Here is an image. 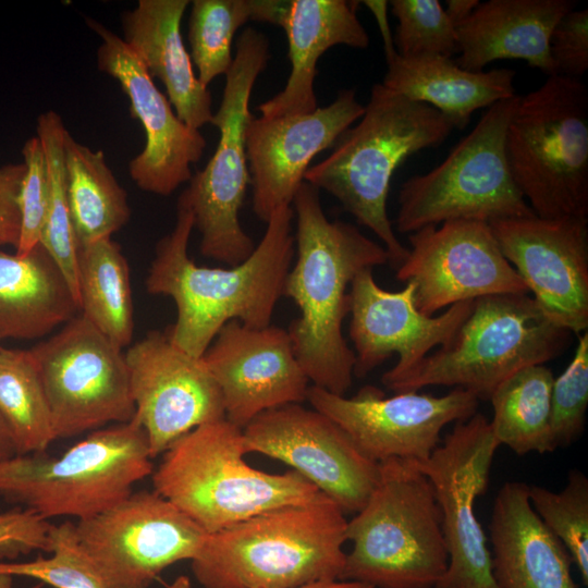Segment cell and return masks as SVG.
Masks as SVG:
<instances>
[{
    "instance_id": "1",
    "label": "cell",
    "mask_w": 588,
    "mask_h": 588,
    "mask_svg": "<svg viewBox=\"0 0 588 588\" xmlns=\"http://www.w3.org/2000/svg\"><path fill=\"white\" fill-rule=\"evenodd\" d=\"M292 219L291 206L278 208L246 260L228 269L208 268L188 256L194 218L177 200L175 225L157 243L146 279L148 293L174 301L176 320L167 331L174 345L201 357L231 320L256 329L270 324L294 256Z\"/></svg>"
},
{
    "instance_id": "2",
    "label": "cell",
    "mask_w": 588,
    "mask_h": 588,
    "mask_svg": "<svg viewBox=\"0 0 588 588\" xmlns=\"http://www.w3.org/2000/svg\"><path fill=\"white\" fill-rule=\"evenodd\" d=\"M297 217V259L283 295L299 308L289 334L297 362L313 385L344 395L352 385L355 354L342 323L350 314L348 285L364 269L389 261L385 248L355 225L330 221L319 189L303 182L292 201Z\"/></svg>"
},
{
    "instance_id": "3",
    "label": "cell",
    "mask_w": 588,
    "mask_h": 588,
    "mask_svg": "<svg viewBox=\"0 0 588 588\" xmlns=\"http://www.w3.org/2000/svg\"><path fill=\"white\" fill-rule=\"evenodd\" d=\"M346 525L342 509L318 492L207 534L192 572L204 588H295L338 580Z\"/></svg>"
},
{
    "instance_id": "4",
    "label": "cell",
    "mask_w": 588,
    "mask_h": 588,
    "mask_svg": "<svg viewBox=\"0 0 588 588\" xmlns=\"http://www.w3.org/2000/svg\"><path fill=\"white\" fill-rule=\"evenodd\" d=\"M454 128L436 108L375 84L358 123L340 135L327 158L308 168L304 181L331 194L372 231L397 268L408 248L388 217L393 173L409 156L439 146Z\"/></svg>"
},
{
    "instance_id": "5",
    "label": "cell",
    "mask_w": 588,
    "mask_h": 588,
    "mask_svg": "<svg viewBox=\"0 0 588 588\" xmlns=\"http://www.w3.org/2000/svg\"><path fill=\"white\" fill-rule=\"evenodd\" d=\"M243 431L225 418L175 440L151 474L154 491L207 534L320 492L298 471L269 474L245 460Z\"/></svg>"
},
{
    "instance_id": "6",
    "label": "cell",
    "mask_w": 588,
    "mask_h": 588,
    "mask_svg": "<svg viewBox=\"0 0 588 588\" xmlns=\"http://www.w3.org/2000/svg\"><path fill=\"white\" fill-rule=\"evenodd\" d=\"M380 479L365 506L347 520L353 543L339 580L372 588H434L449 555L429 479L411 462L379 463Z\"/></svg>"
},
{
    "instance_id": "7",
    "label": "cell",
    "mask_w": 588,
    "mask_h": 588,
    "mask_svg": "<svg viewBox=\"0 0 588 588\" xmlns=\"http://www.w3.org/2000/svg\"><path fill=\"white\" fill-rule=\"evenodd\" d=\"M136 418L91 431L59 456L14 455L0 463V495L46 520L90 518L133 492L154 471Z\"/></svg>"
},
{
    "instance_id": "8",
    "label": "cell",
    "mask_w": 588,
    "mask_h": 588,
    "mask_svg": "<svg viewBox=\"0 0 588 588\" xmlns=\"http://www.w3.org/2000/svg\"><path fill=\"white\" fill-rule=\"evenodd\" d=\"M505 149L536 216L588 218V90L580 79L552 74L519 97Z\"/></svg>"
},
{
    "instance_id": "9",
    "label": "cell",
    "mask_w": 588,
    "mask_h": 588,
    "mask_svg": "<svg viewBox=\"0 0 588 588\" xmlns=\"http://www.w3.org/2000/svg\"><path fill=\"white\" fill-rule=\"evenodd\" d=\"M569 335L551 322L528 294L479 297L449 344L384 387L394 393L429 385L454 387L488 401L519 369L559 356Z\"/></svg>"
},
{
    "instance_id": "10",
    "label": "cell",
    "mask_w": 588,
    "mask_h": 588,
    "mask_svg": "<svg viewBox=\"0 0 588 588\" xmlns=\"http://www.w3.org/2000/svg\"><path fill=\"white\" fill-rule=\"evenodd\" d=\"M519 96L490 106L471 132L431 171L406 180L396 229L413 233L448 221H493L536 216L509 164L506 130Z\"/></svg>"
},
{
    "instance_id": "11",
    "label": "cell",
    "mask_w": 588,
    "mask_h": 588,
    "mask_svg": "<svg viewBox=\"0 0 588 588\" xmlns=\"http://www.w3.org/2000/svg\"><path fill=\"white\" fill-rule=\"evenodd\" d=\"M269 58L267 37L255 28L244 29L225 74L220 107L210 122L220 133L217 149L179 197L191 209L194 228L201 235L200 253L230 267L242 264L255 249L238 213L250 183L246 128L254 115L249 100Z\"/></svg>"
},
{
    "instance_id": "12",
    "label": "cell",
    "mask_w": 588,
    "mask_h": 588,
    "mask_svg": "<svg viewBox=\"0 0 588 588\" xmlns=\"http://www.w3.org/2000/svg\"><path fill=\"white\" fill-rule=\"evenodd\" d=\"M29 351L42 381L56 439L133 419L135 405L122 348L82 315Z\"/></svg>"
},
{
    "instance_id": "13",
    "label": "cell",
    "mask_w": 588,
    "mask_h": 588,
    "mask_svg": "<svg viewBox=\"0 0 588 588\" xmlns=\"http://www.w3.org/2000/svg\"><path fill=\"white\" fill-rule=\"evenodd\" d=\"M499 445L490 421L476 413L455 422L428 458L408 461L429 479L441 513L449 562L434 588H499L487 536L474 510L488 489Z\"/></svg>"
},
{
    "instance_id": "14",
    "label": "cell",
    "mask_w": 588,
    "mask_h": 588,
    "mask_svg": "<svg viewBox=\"0 0 588 588\" xmlns=\"http://www.w3.org/2000/svg\"><path fill=\"white\" fill-rule=\"evenodd\" d=\"M77 541L106 588H148L167 567L193 560L207 532L155 491L132 492L77 520Z\"/></svg>"
},
{
    "instance_id": "15",
    "label": "cell",
    "mask_w": 588,
    "mask_h": 588,
    "mask_svg": "<svg viewBox=\"0 0 588 588\" xmlns=\"http://www.w3.org/2000/svg\"><path fill=\"white\" fill-rule=\"evenodd\" d=\"M314 409L336 422L371 461L420 462L441 443L442 429L469 419L479 400L454 388L434 396L417 391L385 396L380 389L366 385L352 397L330 393L319 387L308 389Z\"/></svg>"
},
{
    "instance_id": "16",
    "label": "cell",
    "mask_w": 588,
    "mask_h": 588,
    "mask_svg": "<svg viewBox=\"0 0 588 588\" xmlns=\"http://www.w3.org/2000/svg\"><path fill=\"white\" fill-rule=\"evenodd\" d=\"M245 453L281 461L346 513L360 511L380 479L368 458L332 419L301 404L266 411L243 429Z\"/></svg>"
},
{
    "instance_id": "17",
    "label": "cell",
    "mask_w": 588,
    "mask_h": 588,
    "mask_svg": "<svg viewBox=\"0 0 588 588\" xmlns=\"http://www.w3.org/2000/svg\"><path fill=\"white\" fill-rule=\"evenodd\" d=\"M411 248L396 279L414 284V303L424 315L456 303L495 294H528L503 256L488 223L448 221L409 234Z\"/></svg>"
},
{
    "instance_id": "18",
    "label": "cell",
    "mask_w": 588,
    "mask_h": 588,
    "mask_svg": "<svg viewBox=\"0 0 588 588\" xmlns=\"http://www.w3.org/2000/svg\"><path fill=\"white\" fill-rule=\"evenodd\" d=\"M543 315L571 333L588 328V218L538 216L489 223Z\"/></svg>"
},
{
    "instance_id": "19",
    "label": "cell",
    "mask_w": 588,
    "mask_h": 588,
    "mask_svg": "<svg viewBox=\"0 0 588 588\" xmlns=\"http://www.w3.org/2000/svg\"><path fill=\"white\" fill-rule=\"evenodd\" d=\"M134 418L144 428L152 458L204 424L225 418L220 389L201 357L150 331L124 354Z\"/></svg>"
},
{
    "instance_id": "20",
    "label": "cell",
    "mask_w": 588,
    "mask_h": 588,
    "mask_svg": "<svg viewBox=\"0 0 588 588\" xmlns=\"http://www.w3.org/2000/svg\"><path fill=\"white\" fill-rule=\"evenodd\" d=\"M86 24L101 39L97 49L99 71L119 82L128 98L131 115L145 131L144 149L128 163L130 176L142 191L168 196L189 182L191 166L201 158L206 139L199 130L177 118L122 37L94 19L86 17Z\"/></svg>"
},
{
    "instance_id": "21",
    "label": "cell",
    "mask_w": 588,
    "mask_h": 588,
    "mask_svg": "<svg viewBox=\"0 0 588 588\" xmlns=\"http://www.w3.org/2000/svg\"><path fill=\"white\" fill-rule=\"evenodd\" d=\"M350 286L353 373L363 378L397 354V363L381 377L383 385L416 367L433 347L449 344L475 301L456 303L442 314L428 317L415 306L412 282L401 291H385L368 268L358 272Z\"/></svg>"
},
{
    "instance_id": "22",
    "label": "cell",
    "mask_w": 588,
    "mask_h": 588,
    "mask_svg": "<svg viewBox=\"0 0 588 588\" xmlns=\"http://www.w3.org/2000/svg\"><path fill=\"white\" fill-rule=\"evenodd\" d=\"M201 358L220 389L225 419L241 429L266 411L307 400L309 380L280 327L231 320Z\"/></svg>"
},
{
    "instance_id": "23",
    "label": "cell",
    "mask_w": 588,
    "mask_h": 588,
    "mask_svg": "<svg viewBox=\"0 0 588 588\" xmlns=\"http://www.w3.org/2000/svg\"><path fill=\"white\" fill-rule=\"evenodd\" d=\"M364 111L356 93L344 89L332 103L307 114L252 118L246 155L253 209L260 220L267 222L278 208L292 205L313 159L333 147Z\"/></svg>"
},
{
    "instance_id": "24",
    "label": "cell",
    "mask_w": 588,
    "mask_h": 588,
    "mask_svg": "<svg viewBox=\"0 0 588 588\" xmlns=\"http://www.w3.org/2000/svg\"><path fill=\"white\" fill-rule=\"evenodd\" d=\"M492 574L499 588H578L564 544L530 505L528 485L505 482L489 525Z\"/></svg>"
},
{
    "instance_id": "25",
    "label": "cell",
    "mask_w": 588,
    "mask_h": 588,
    "mask_svg": "<svg viewBox=\"0 0 588 588\" xmlns=\"http://www.w3.org/2000/svg\"><path fill=\"white\" fill-rule=\"evenodd\" d=\"M188 0H139L121 14L122 39L166 87L177 118L199 130L211 122V94L194 72L181 23Z\"/></svg>"
},
{
    "instance_id": "26",
    "label": "cell",
    "mask_w": 588,
    "mask_h": 588,
    "mask_svg": "<svg viewBox=\"0 0 588 588\" xmlns=\"http://www.w3.org/2000/svg\"><path fill=\"white\" fill-rule=\"evenodd\" d=\"M573 0H489L456 27L460 57L468 71H482L501 59H519L548 76L555 74L550 36Z\"/></svg>"
},
{
    "instance_id": "27",
    "label": "cell",
    "mask_w": 588,
    "mask_h": 588,
    "mask_svg": "<svg viewBox=\"0 0 588 588\" xmlns=\"http://www.w3.org/2000/svg\"><path fill=\"white\" fill-rule=\"evenodd\" d=\"M357 5L345 0L289 1L280 26L289 41L291 73L285 87L257 107L262 118L307 114L318 108L314 82L320 57L339 45L357 49L369 45Z\"/></svg>"
},
{
    "instance_id": "28",
    "label": "cell",
    "mask_w": 588,
    "mask_h": 588,
    "mask_svg": "<svg viewBox=\"0 0 588 588\" xmlns=\"http://www.w3.org/2000/svg\"><path fill=\"white\" fill-rule=\"evenodd\" d=\"M385 58L388 71L381 84L436 108L455 128H464L478 109L516 96L515 71L510 69L474 72L449 57H402L396 51Z\"/></svg>"
},
{
    "instance_id": "29",
    "label": "cell",
    "mask_w": 588,
    "mask_h": 588,
    "mask_svg": "<svg viewBox=\"0 0 588 588\" xmlns=\"http://www.w3.org/2000/svg\"><path fill=\"white\" fill-rule=\"evenodd\" d=\"M78 310L68 281L41 245L26 255L0 249V341L42 338Z\"/></svg>"
},
{
    "instance_id": "30",
    "label": "cell",
    "mask_w": 588,
    "mask_h": 588,
    "mask_svg": "<svg viewBox=\"0 0 588 588\" xmlns=\"http://www.w3.org/2000/svg\"><path fill=\"white\" fill-rule=\"evenodd\" d=\"M69 208L78 246L111 237L130 220L127 193L117 181L101 150L64 135Z\"/></svg>"
},
{
    "instance_id": "31",
    "label": "cell",
    "mask_w": 588,
    "mask_h": 588,
    "mask_svg": "<svg viewBox=\"0 0 588 588\" xmlns=\"http://www.w3.org/2000/svg\"><path fill=\"white\" fill-rule=\"evenodd\" d=\"M77 301L82 316L119 347L134 331L128 264L111 237L78 246Z\"/></svg>"
},
{
    "instance_id": "32",
    "label": "cell",
    "mask_w": 588,
    "mask_h": 588,
    "mask_svg": "<svg viewBox=\"0 0 588 588\" xmlns=\"http://www.w3.org/2000/svg\"><path fill=\"white\" fill-rule=\"evenodd\" d=\"M553 373L543 365L524 367L505 379L492 393L490 421L499 444L518 455L550 453L551 393Z\"/></svg>"
},
{
    "instance_id": "33",
    "label": "cell",
    "mask_w": 588,
    "mask_h": 588,
    "mask_svg": "<svg viewBox=\"0 0 588 588\" xmlns=\"http://www.w3.org/2000/svg\"><path fill=\"white\" fill-rule=\"evenodd\" d=\"M0 416L16 455L46 452L56 440L42 381L30 351L0 350Z\"/></svg>"
},
{
    "instance_id": "34",
    "label": "cell",
    "mask_w": 588,
    "mask_h": 588,
    "mask_svg": "<svg viewBox=\"0 0 588 588\" xmlns=\"http://www.w3.org/2000/svg\"><path fill=\"white\" fill-rule=\"evenodd\" d=\"M68 128L61 117L48 110L37 118L36 135L47 162L49 198L40 245L63 273L77 301L76 240L66 196L63 142Z\"/></svg>"
},
{
    "instance_id": "35",
    "label": "cell",
    "mask_w": 588,
    "mask_h": 588,
    "mask_svg": "<svg viewBox=\"0 0 588 588\" xmlns=\"http://www.w3.org/2000/svg\"><path fill=\"white\" fill-rule=\"evenodd\" d=\"M188 42L200 83L208 85L226 74L233 62L235 33L254 21L255 0H194L191 2Z\"/></svg>"
},
{
    "instance_id": "36",
    "label": "cell",
    "mask_w": 588,
    "mask_h": 588,
    "mask_svg": "<svg viewBox=\"0 0 588 588\" xmlns=\"http://www.w3.org/2000/svg\"><path fill=\"white\" fill-rule=\"evenodd\" d=\"M531 507L543 525L564 544L581 580L588 584V479L572 469L560 492L528 485Z\"/></svg>"
},
{
    "instance_id": "37",
    "label": "cell",
    "mask_w": 588,
    "mask_h": 588,
    "mask_svg": "<svg viewBox=\"0 0 588 588\" xmlns=\"http://www.w3.org/2000/svg\"><path fill=\"white\" fill-rule=\"evenodd\" d=\"M50 540V556L0 562V574L35 578L53 588H106L77 541L74 523L52 525Z\"/></svg>"
},
{
    "instance_id": "38",
    "label": "cell",
    "mask_w": 588,
    "mask_h": 588,
    "mask_svg": "<svg viewBox=\"0 0 588 588\" xmlns=\"http://www.w3.org/2000/svg\"><path fill=\"white\" fill-rule=\"evenodd\" d=\"M397 20L393 44L402 57L444 56L458 52L456 28L438 0H392Z\"/></svg>"
},
{
    "instance_id": "39",
    "label": "cell",
    "mask_w": 588,
    "mask_h": 588,
    "mask_svg": "<svg viewBox=\"0 0 588 588\" xmlns=\"http://www.w3.org/2000/svg\"><path fill=\"white\" fill-rule=\"evenodd\" d=\"M588 406V333L579 339L574 356L554 379L551 393V437L556 448L575 442L585 428Z\"/></svg>"
},
{
    "instance_id": "40",
    "label": "cell",
    "mask_w": 588,
    "mask_h": 588,
    "mask_svg": "<svg viewBox=\"0 0 588 588\" xmlns=\"http://www.w3.org/2000/svg\"><path fill=\"white\" fill-rule=\"evenodd\" d=\"M25 167L17 205L20 235L15 254L26 255L40 245L49 198V182L45 150L37 135L29 137L22 148Z\"/></svg>"
},
{
    "instance_id": "41",
    "label": "cell",
    "mask_w": 588,
    "mask_h": 588,
    "mask_svg": "<svg viewBox=\"0 0 588 588\" xmlns=\"http://www.w3.org/2000/svg\"><path fill=\"white\" fill-rule=\"evenodd\" d=\"M555 74L580 79L588 69V10L573 9L555 24L550 36Z\"/></svg>"
},
{
    "instance_id": "42",
    "label": "cell",
    "mask_w": 588,
    "mask_h": 588,
    "mask_svg": "<svg viewBox=\"0 0 588 588\" xmlns=\"http://www.w3.org/2000/svg\"><path fill=\"white\" fill-rule=\"evenodd\" d=\"M52 525L27 509H0V559H14L33 551L50 553Z\"/></svg>"
},
{
    "instance_id": "43",
    "label": "cell",
    "mask_w": 588,
    "mask_h": 588,
    "mask_svg": "<svg viewBox=\"0 0 588 588\" xmlns=\"http://www.w3.org/2000/svg\"><path fill=\"white\" fill-rule=\"evenodd\" d=\"M25 167L23 161L0 167V246H16L20 235L17 196Z\"/></svg>"
},
{
    "instance_id": "44",
    "label": "cell",
    "mask_w": 588,
    "mask_h": 588,
    "mask_svg": "<svg viewBox=\"0 0 588 588\" xmlns=\"http://www.w3.org/2000/svg\"><path fill=\"white\" fill-rule=\"evenodd\" d=\"M388 3L387 1H364V4L370 9L379 24L385 54L396 51L387 19Z\"/></svg>"
},
{
    "instance_id": "45",
    "label": "cell",
    "mask_w": 588,
    "mask_h": 588,
    "mask_svg": "<svg viewBox=\"0 0 588 588\" xmlns=\"http://www.w3.org/2000/svg\"><path fill=\"white\" fill-rule=\"evenodd\" d=\"M479 3L478 0H446L444 11L456 28L471 15Z\"/></svg>"
},
{
    "instance_id": "46",
    "label": "cell",
    "mask_w": 588,
    "mask_h": 588,
    "mask_svg": "<svg viewBox=\"0 0 588 588\" xmlns=\"http://www.w3.org/2000/svg\"><path fill=\"white\" fill-rule=\"evenodd\" d=\"M14 455H16V450L11 432L0 416V463Z\"/></svg>"
},
{
    "instance_id": "47",
    "label": "cell",
    "mask_w": 588,
    "mask_h": 588,
    "mask_svg": "<svg viewBox=\"0 0 588 588\" xmlns=\"http://www.w3.org/2000/svg\"><path fill=\"white\" fill-rule=\"evenodd\" d=\"M295 588H372L367 584L352 580H327V581H317Z\"/></svg>"
},
{
    "instance_id": "48",
    "label": "cell",
    "mask_w": 588,
    "mask_h": 588,
    "mask_svg": "<svg viewBox=\"0 0 588 588\" xmlns=\"http://www.w3.org/2000/svg\"><path fill=\"white\" fill-rule=\"evenodd\" d=\"M168 588H192V584L187 576L181 575L176 577Z\"/></svg>"
},
{
    "instance_id": "49",
    "label": "cell",
    "mask_w": 588,
    "mask_h": 588,
    "mask_svg": "<svg viewBox=\"0 0 588 588\" xmlns=\"http://www.w3.org/2000/svg\"><path fill=\"white\" fill-rule=\"evenodd\" d=\"M13 581L12 576L0 574V588H12Z\"/></svg>"
},
{
    "instance_id": "50",
    "label": "cell",
    "mask_w": 588,
    "mask_h": 588,
    "mask_svg": "<svg viewBox=\"0 0 588 588\" xmlns=\"http://www.w3.org/2000/svg\"><path fill=\"white\" fill-rule=\"evenodd\" d=\"M1 347H2V346L0 345V350H1Z\"/></svg>"
}]
</instances>
